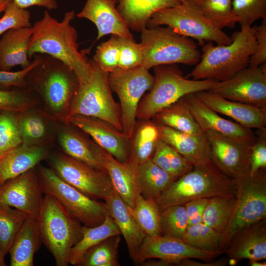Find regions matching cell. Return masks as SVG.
<instances>
[{
  "label": "cell",
  "instance_id": "cell-1",
  "mask_svg": "<svg viewBox=\"0 0 266 266\" xmlns=\"http://www.w3.org/2000/svg\"><path fill=\"white\" fill-rule=\"evenodd\" d=\"M75 15L74 11H67L58 21L45 10L42 18L32 26L28 57L31 60L35 54H45L63 62L73 71L81 84L90 79L92 67L86 50H79L78 33L71 25Z\"/></svg>",
  "mask_w": 266,
  "mask_h": 266
},
{
  "label": "cell",
  "instance_id": "cell-2",
  "mask_svg": "<svg viewBox=\"0 0 266 266\" xmlns=\"http://www.w3.org/2000/svg\"><path fill=\"white\" fill-rule=\"evenodd\" d=\"M232 42L215 46L212 42L202 45L199 62L187 78L194 80H226L247 67L257 48L254 27H245L233 33Z\"/></svg>",
  "mask_w": 266,
  "mask_h": 266
},
{
  "label": "cell",
  "instance_id": "cell-3",
  "mask_svg": "<svg viewBox=\"0 0 266 266\" xmlns=\"http://www.w3.org/2000/svg\"><path fill=\"white\" fill-rule=\"evenodd\" d=\"M41 55V62L27 76L28 90L40 95L53 117L66 122L71 100L79 84L78 78L63 62Z\"/></svg>",
  "mask_w": 266,
  "mask_h": 266
},
{
  "label": "cell",
  "instance_id": "cell-4",
  "mask_svg": "<svg viewBox=\"0 0 266 266\" xmlns=\"http://www.w3.org/2000/svg\"><path fill=\"white\" fill-rule=\"evenodd\" d=\"M41 241L57 266H67L72 247L82 236L83 225L53 197L45 195L36 217Z\"/></svg>",
  "mask_w": 266,
  "mask_h": 266
},
{
  "label": "cell",
  "instance_id": "cell-5",
  "mask_svg": "<svg viewBox=\"0 0 266 266\" xmlns=\"http://www.w3.org/2000/svg\"><path fill=\"white\" fill-rule=\"evenodd\" d=\"M155 80L148 93L141 100L136 118L149 120L157 113L187 95L210 90L217 81L194 80L185 77L175 64L153 67Z\"/></svg>",
  "mask_w": 266,
  "mask_h": 266
},
{
  "label": "cell",
  "instance_id": "cell-6",
  "mask_svg": "<svg viewBox=\"0 0 266 266\" xmlns=\"http://www.w3.org/2000/svg\"><path fill=\"white\" fill-rule=\"evenodd\" d=\"M236 182L217 167H194L175 180L155 200L160 210L197 199L235 194Z\"/></svg>",
  "mask_w": 266,
  "mask_h": 266
},
{
  "label": "cell",
  "instance_id": "cell-7",
  "mask_svg": "<svg viewBox=\"0 0 266 266\" xmlns=\"http://www.w3.org/2000/svg\"><path fill=\"white\" fill-rule=\"evenodd\" d=\"M141 33L142 66L148 70L163 65H196L200 61L201 53L194 40L168 26L146 27Z\"/></svg>",
  "mask_w": 266,
  "mask_h": 266
},
{
  "label": "cell",
  "instance_id": "cell-8",
  "mask_svg": "<svg viewBox=\"0 0 266 266\" xmlns=\"http://www.w3.org/2000/svg\"><path fill=\"white\" fill-rule=\"evenodd\" d=\"M92 70L89 80L79 84L71 100L69 116L95 117L122 132L120 105L113 98L108 83V72L90 60ZM67 116V117H68Z\"/></svg>",
  "mask_w": 266,
  "mask_h": 266
},
{
  "label": "cell",
  "instance_id": "cell-9",
  "mask_svg": "<svg viewBox=\"0 0 266 266\" xmlns=\"http://www.w3.org/2000/svg\"><path fill=\"white\" fill-rule=\"evenodd\" d=\"M165 25L179 34L198 40L200 45L207 42L229 44L231 37L215 26L196 3L184 1L159 10L149 20L147 27Z\"/></svg>",
  "mask_w": 266,
  "mask_h": 266
},
{
  "label": "cell",
  "instance_id": "cell-10",
  "mask_svg": "<svg viewBox=\"0 0 266 266\" xmlns=\"http://www.w3.org/2000/svg\"><path fill=\"white\" fill-rule=\"evenodd\" d=\"M36 170L42 193L57 200L83 226L93 227L103 222L107 213L105 202L87 196L62 179L51 168L38 165Z\"/></svg>",
  "mask_w": 266,
  "mask_h": 266
},
{
  "label": "cell",
  "instance_id": "cell-11",
  "mask_svg": "<svg viewBox=\"0 0 266 266\" xmlns=\"http://www.w3.org/2000/svg\"><path fill=\"white\" fill-rule=\"evenodd\" d=\"M236 182L234 210L224 234L223 252L233 237L243 229L266 218V172L261 169Z\"/></svg>",
  "mask_w": 266,
  "mask_h": 266
},
{
  "label": "cell",
  "instance_id": "cell-12",
  "mask_svg": "<svg viewBox=\"0 0 266 266\" xmlns=\"http://www.w3.org/2000/svg\"><path fill=\"white\" fill-rule=\"evenodd\" d=\"M108 79L120 100L122 132L131 139L136 126L138 105L145 92L152 88L155 77L141 66L129 70L117 67L108 73Z\"/></svg>",
  "mask_w": 266,
  "mask_h": 266
},
{
  "label": "cell",
  "instance_id": "cell-13",
  "mask_svg": "<svg viewBox=\"0 0 266 266\" xmlns=\"http://www.w3.org/2000/svg\"><path fill=\"white\" fill-rule=\"evenodd\" d=\"M46 159L62 179L91 199L105 200L113 192L106 169L94 168L65 153H49Z\"/></svg>",
  "mask_w": 266,
  "mask_h": 266
},
{
  "label": "cell",
  "instance_id": "cell-14",
  "mask_svg": "<svg viewBox=\"0 0 266 266\" xmlns=\"http://www.w3.org/2000/svg\"><path fill=\"white\" fill-rule=\"evenodd\" d=\"M228 100L266 109V64L247 67L209 90Z\"/></svg>",
  "mask_w": 266,
  "mask_h": 266
},
{
  "label": "cell",
  "instance_id": "cell-15",
  "mask_svg": "<svg viewBox=\"0 0 266 266\" xmlns=\"http://www.w3.org/2000/svg\"><path fill=\"white\" fill-rule=\"evenodd\" d=\"M221 253L209 252L194 248L181 239L163 235H146L141 243L137 255V263H143L152 259L158 261H147V266H178L185 259H196L207 261Z\"/></svg>",
  "mask_w": 266,
  "mask_h": 266
},
{
  "label": "cell",
  "instance_id": "cell-16",
  "mask_svg": "<svg viewBox=\"0 0 266 266\" xmlns=\"http://www.w3.org/2000/svg\"><path fill=\"white\" fill-rule=\"evenodd\" d=\"M215 165L224 174L237 180L249 174L251 146L212 131L204 132Z\"/></svg>",
  "mask_w": 266,
  "mask_h": 266
},
{
  "label": "cell",
  "instance_id": "cell-17",
  "mask_svg": "<svg viewBox=\"0 0 266 266\" xmlns=\"http://www.w3.org/2000/svg\"><path fill=\"white\" fill-rule=\"evenodd\" d=\"M43 194L35 168L0 184V204L34 218L41 206Z\"/></svg>",
  "mask_w": 266,
  "mask_h": 266
},
{
  "label": "cell",
  "instance_id": "cell-18",
  "mask_svg": "<svg viewBox=\"0 0 266 266\" xmlns=\"http://www.w3.org/2000/svg\"><path fill=\"white\" fill-rule=\"evenodd\" d=\"M66 122L90 136L102 149L121 163L129 161L131 139L107 122L93 117L69 116Z\"/></svg>",
  "mask_w": 266,
  "mask_h": 266
},
{
  "label": "cell",
  "instance_id": "cell-19",
  "mask_svg": "<svg viewBox=\"0 0 266 266\" xmlns=\"http://www.w3.org/2000/svg\"><path fill=\"white\" fill-rule=\"evenodd\" d=\"M185 98L203 131H212L249 146L255 142L256 135L252 129L222 117L199 100L195 93L187 95Z\"/></svg>",
  "mask_w": 266,
  "mask_h": 266
},
{
  "label": "cell",
  "instance_id": "cell-20",
  "mask_svg": "<svg viewBox=\"0 0 266 266\" xmlns=\"http://www.w3.org/2000/svg\"><path fill=\"white\" fill-rule=\"evenodd\" d=\"M156 125L160 138L173 147L194 167H217L212 161L204 132L199 134H189L166 126Z\"/></svg>",
  "mask_w": 266,
  "mask_h": 266
},
{
  "label": "cell",
  "instance_id": "cell-21",
  "mask_svg": "<svg viewBox=\"0 0 266 266\" xmlns=\"http://www.w3.org/2000/svg\"><path fill=\"white\" fill-rule=\"evenodd\" d=\"M207 106L219 114L232 118L246 128L263 130L266 126V109L228 100L210 91L195 93Z\"/></svg>",
  "mask_w": 266,
  "mask_h": 266
},
{
  "label": "cell",
  "instance_id": "cell-22",
  "mask_svg": "<svg viewBox=\"0 0 266 266\" xmlns=\"http://www.w3.org/2000/svg\"><path fill=\"white\" fill-rule=\"evenodd\" d=\"M76 16L87 19L95 25L98 30L97 40L109 34L133 38L117 10L114 0H86Z\"/></svg>",
  "mask_w": 266,
  "mask_h": 266
},
{
  "label": "cell",
  "instance_id": "cell-23",
  "mask_svg": "<svg viewBox=\"0 0 266 266\" xmlns=\"http://www.w3.org/2000/svg\"><path fill=\"white\" fill-rule=\"evenodd\" d=\"M234 260L261 261L266 259V218L236 234L225 249Z\"/></svg>",
  "mask_w": 266,
  "mask_h": 266
},
{
  "label": "cell",
  "instance_id": "cell-24",
  "mask_svg": "<svg viewBox=\"0 0 266 266\" xmlns=\"http://www.w3.org/2000/svg\"><path fill=\"white\" fill-rule=\"evenodd\" d=\"M104 200L107 213L113 218L125 240L130 257L136 262L139 247L146 234L114 189Z\"/></svg>",
  "mask_w": 266,
  "mask_h": 266
},
{
  "label": "cell",
  "instance_id": "cell-25",
  "mask_svg": "<svg viewBox=\"0 0 266 266\" xmlns=\"http://www.w3.org/2000/svg\"><path fill=\"white\" fill-rule=\"evenodd\" d=\"M49 153L45 145L22 144L5 153L0 157V184L35 168Z\"/></svg>",
  "mask_w": 266,
  "mask_h": 266
},
{
  "label": "cell",
  "instance_id": "cell-26",
  "mask_svg": "<svg viewBox=\"0 0 266 266\" xmlns=\"http://www.w3.org/2000/svg\"><path fill=\"white\" fill-rule=\"evenodd\" d=\"M59 143L65 153L94 168H104L105 151L94 140L69 127L61 129L58 133Z\"/></svg>",
  "mask_w": 266,
  "mask_h": 266
},
{
  "label": "cell",
  "instance_id": "cell-27",
  "mask_svg": "<svg viewBox=\"0 0 266 266\" xmlns=\"http://www.w3.org/2000/svg\"><path fill=\"white\" fill-rule=\"evenodd\" d=\"M33 33L32 27L11 29L0 39V70L10 71L20 66L25 68L32 62L28 57V45Z\"/></svg>",
  "mask_w": 266,
  "mask_h": 266
},
{
  "label": "cell",
  "instance_id": "cell-28",
  "mask_svg": "<svg viewBox=\"0 0 266 266\" xmlns=\"http://www.w3.org/2000/svg\"><path fill=\"white\" fill-rule=\"evenodd\" d=\"M137 165L130 161L121 163L105 151L104 168L107 171L114 189L123 201L133 207L139 193L136 178Z\"/></svg>",
  "mask_w": 266,
  "mask_h": 266
},
{
  "label": "cell",
  "instance_id": "cell-29",
  "mask_svg": "<svg viewBox=\"0 0 266 266\" xmlns=\"http://www.w3.org/2000/svg\"><path fill=\"white\" fill-rule=\"evenodd\" d=\"M117 10L130 29L141 32L157 11L175 5L179 0H114Z\"/></svg>",
  "mask_w": 266,
  "mask_h": 266
},
{
  "label": "cell",
  "instance_id": "cell-30",
  "mask_svg": "<svg viewBox=\"0 0 266 266\" xmlns=\"http://www.w3.org/2000/svg\"><path fill=\"white\" fill-rule=\"evenodd\" d=\"M40 243L36 218L28 216L9 251L10 266H33L34 254Z\"/></svg>",
  "mask_w": 266,
  "mask_h": 266
},
{
  "label": "cell",
  "instance_id": "cell-31",
  "mask_svg": "<svg viewBox=\"0 0 266 266\" xmlns=\"http://www.w3.org/2000/svg\"><path fill=\"white\" fill-rule=\"evenodd\" d=\"M152 118L156 125L166 126L184 133L199 134L204 132L192 114L185 96Z\"/></svg>",
  "mask_w": 266,
  "mask_h": 266
},
{
  "label": "cell",
  "instance_id": "cell-32",
  "mask_svg": "<svg viewBox=\"0 0 266 266\" xmlns=\"http://www.w3.org/2000/svg\"><path fill=\"white\" fill-rule=\"evenodd\" d=\"M136 172L140 194L154 200L175 180L151 159L137 165Z\"/></svg>",
  "mask_w": 266,
  "mask_h": 266
},
{
  "label": "cell",
  "instance_id": "cell-33",
  "mask_svg": "<svg viewBox=\"0 0 266 266\" xmlns=\"http://www.w3.org/2000/svg\"><path fill=\"white\" fill-rule=\"evenodd\" d=\"M116 235L120 232L113 218L107 213L103 222L99 225L87 227L82 226V236L72 247L70 253L69 264L78 266L86 252L104 239Z\"/></svg>",
  "mask_w": 266,
  "mask_h": 266
},
{
  "label": "cell",
  "instance_id": "cell-34",
  "mask_svg": "<svg viewBox=\"0 0 266 266\" xmlns=\"http://www.w3.org/2000/svg\"><path fill=\"white\" fill-rule=\"evenodd\" d=\"M143 122L137 127L131 139L130 156L129 161L137 165L151 159L157 143L160 138L157 125L149 120Z\"/></svg>",
  "mask_w": 266,
  "mask_h": 266
},
{
  "label": "cell",
  "instance_id": "cell-35",
  "mask_svg": "<svg viewBox=\"0 0 266 266\" xmlns=\"http://www.w3.org/2000/svg\"><path fill=\"white\" fill-rule=\"evenodd\" d=\"M31 109L18 113V124L22 144L44 145L50 133L49 121L45 114Z\"/></svg>",
  "mask_w": 266,
  "mask_h": 266
},
{
  "label": "cell",
  "instance_id": "cell-36",
  "mask_svg": "<svg viewBox=\"0 0 266 266\" xmlns=\"http://www.w3.org/2000/svg\"><path fill=\"white\" fill-rule=\"evenodd\" d=\"M235 200V194L209 198L204 211L202 222L223 236L232 216Z\"/></svg>",
  "mask_w": 266,
  "mask_h": 266
},
{
  "label": "cell",
  "instance_id": "cell-37",
  "mask_svg": "<svg viewBox=\"0 0 266 266\" xmlns=\"http://www.w3.org/2000/svg\"><path fill=\"white\" fill-rule=\"evenodd\" d=\"M151 160L175 180L193 169V166L171 145L158 140Z\"/></svg>",
  "mask_w": 266,
  "mask_h": 266
},
{
  "label": "cell",
  "instance_id": "cell-38",
  "mask_svg": "<svg viewBox=\"0 0 266 266\" xmlns=\"http://www.w3.org/2000/svg\"><path fill=\"white\" fill-rule=\"evenodd\" d=\"M129 210L146 235H161V210L155 200L139 194L133 207Z\"/></svg>",
  "mask_w": 266,
  "mask_h": 266
},
{
  "label": "cell",
  "instance_id": "cell-39",
  "mask_svg": "<svg viewBox=\"0 0 266 266\" xmlns=\"http://www.w3.org/2000/svg\"><path fill=\"white\" fill-rule=\"evenodd\" d=\"M181 239L196 249L222 253L223 234L202 222L188 226Z\"/></svg>",
  "mask_w": 266,
  "mask_h": 266
},
{
  "label": "cell",
  "instance_id": "cell-40",
  "mask_svg": "<svg viewBox=\"0 0 266 266\" xmlns=\"http://www.w3.org/2000/svg\"><path fill=\"white\" fill-rule=\"evenodd\" d=\"M121 235L109 237L90 248L78 266H119Z\"/></svg>",
  "mask_w": 266,
  "mask_h": 266
},
{
  "label": "cell",
  "instance_id": "cell-41",
  "mask_svg": "<svg viewBox=\"0 0 266 266\" xmlns=\"http://www.w3.org/2000/svg\"><path fill=\"white\" fill-rule=\"evenodd\" d=\"M28 216L15 208L0 204V250L5 256Z\"/></svg>",
  "mask_w": 266,
  "mask_h": 266
},
{
  "label": "cell",
  "instance_id": "cell-42",
  "mask_svg": "<svg viewBox=\"0 0 266 266\" xmlns=\"http://www.w3.org/2000/svg\"><path fill=\"white\" fill-rule=\"evenodd\" d=\"M205 17L217 28H233L239 19L234 14L232 0H203L199 5Z\"/></svg>",
  "mask_w": 266,
  "mask_h": 266
},
{
  "label": "cell",
  "instance_id": "cell-43",
  "mask_svg": "<svg viewBox=\"0 0 266 266\" xmlns=\"http://www.w3.org/2000/svg\"><path fill=\"white\" fill-rule=\"evenodd\" d=\"M161 235L181 239L188 227L184 205L168 206L161 211Z\"/></svg>",
  "mask_w": 266,
  "mask_h": 266
},
{
  "label": "cell",
  "instance_id": "cell-44",
  "mask_svg": "<svg viewBox=\"0 0 266 266\" xmlns=\"http://www.w3.org/2000/svg\"><path fill=\"white\" fill-rule=\"evenodd\" d=\"M18 113L0 110V157L22 144Z\"/></svg>",
  "mask_w": 266,
  "mask_h": 266
},
{
  "label": "cell",
  "instance_id": "cell-45",
  "mask_svg": "<svg viewBox=\"0 0 266 266\" xmlns=\"http://www.w3.org/2000/svg\"><path fill=\"white\" fill-rule=\"evenodd\" d=\"M232 6L241 28L251 27L259 19H266V0H232Z\"/></svg>",
  "mask_w": 266,
  "mask_h": 266
},
{
  "label": "cell",
  "instance_id": "cell-46",
  "mask_svg": "<svg viewBox=\"0 0 266 266\" xmlns=\"http://www.w3.org/2000/svg\"><path fill=\"white\" fill-rule=\"evenodd\" d=\"M27 89H0V110L23 112L32 108L35 101Z\"/></svg>",
  "mask_w": 266,
  "mask_h": 266
},
{
  "label": "cell",
  "instance_id": "cell-47",
  "mask_svg": "<svg viewBox=\"0 0 266 266\" xmlns=\"http://www.w3.org/2000/svg\"><path fill=\"white\" fill-rule=\"evenodd\" d=\"M119 55L118 36L112 35L110 39L97 47L92 60L101 69L109 73L118 67Z\"/></svg>",
  "mask_w": 266,
  "mask_h": 266
},
{
  "label": "cell",
  "instance_id": "cell-48",
  "mask_svg": "<svg viewBox=\"0 0 266 266\" xmlns=\"http://www.w3.org/2000/svg\"><path fill=\"white\" fill-rule=\"evenodd\" d=\"M117 36L120 48L118 67L129 70L142 66L143 53L140 43H136L133 38Z\"/></svg>",
  "mask_w": 266,
  "mask_h": 266
},
{
  "label": "cell",
  "instance_id": "cell-49",
  "mask_svg": "<svg viewBox=\"0 0 266 266\" xmlns=\"http://www.w3.org/2000/svg\"><path fill=\"white\" fill-rule=\"evenodd\" d=\"M0 18V35L11 29L32 27L31 14L26 9L18 6L11 0Z\"/></svg>",
  "mask_w": 266,
  "mask_h": 266
},
{
  "label": "cell",
  "instance_id": "cell-50",
  "mask_svg": "<svg viewBox=\"0 0 266 266\" xmlns=\"http://www.w3.org/2000/svg\"><path fill=\"white\" fill-rule=\"evenodd\" d=\"M34 59L28 67L16 71L0 70V89L11 87L27 89L26 77L29 73L41 61V54H35Z\"/></svg>",
  "mask_w": 266,
  "mask_h": 266
},
{
  "label": "cell",
  "instance_id": "cell-51",
  "mask_svg": "<svg viewBox=\"0 0 266 266\" xmlns=\"http://www.w3.org/2000/svg\"><path fill=\"white\" fill-rule=\"evenodd\" d=\"M256 139L251 146L249 175L266 168V130H257Z\"/></svg>",
  "mask_w": 266,
  "mask_h": 266
},
{
  "label": "cell",
  "instance_id": "cell-52",
  "mask_svg": "<svg viewBox=\"0 0 266 266\" xmlns=\"http://www.w3.org/2000/svg\"><path fill=\"white\" fill-rule=\"evenodd\" d=\"M257 48L251 56L248 67H257L266 63V19H262L261 24L254 26Z\"/></svg>",
  "mask_w": 266,
  "mask_h": 266
},
{
  "label": "cell",
  "instance_id": "cell-53",
  "mask_svg": "<svg viewBox=\"0 0 266 266\" xmlns=\"http://www.w3.org/2000/svg\"><path fill=\"white\" fill-rule=\"evenodd\" d=\"M209 199H195L184 205L188 216V226L202 222L204 211Z\"/></svg>",
  "mask_w": 266,
  "mask_h": 266
},
{
  "label": "cell",
  "instance_id": "cell-54",
  "mask_svg": "<svg viewBox=\"0 0 266 266\" xmlns=\"http://www.w3.org/2000/svg\"><path fill=\"white\" fill-rule=\"evenodd\" d=\"M19 7L26 9L28 7L38 6L43 7L48 10L56 9L58 5L56 0H12Z\"/></svg>",
  "mask_w": 266,
  "mask_h": 266
},
{
  "label": "cell",
  "instance_id": "cell-55",
  "mask_svg": "<svg viewBox=\"0 0 266 266\" xmlns=\"http://www.w3.org/2000/svg\"><path fill=\"white\" fill-rule=\"evenodd\" d=\"M11 0H0V14L3 12Z\"/></svg>",
  "mask_w": 266,
  "mask_h": 266
},
{
  "label": "cell",
  "instance_id": "cell-56",
  "mask_svg": "<svg viewBox=\"0 0 266 266\" xmlns=\"http://www.w3.org/2000/svg\"><path fill=\"white\" fill-rule=\"evenodd\" d=\"M258 260L249 261V265L251 266H266V262H260Z\"/></svg>",
  "mask_w": 266,
  "mask_h": 266
},
{
  "label": "cell",
  "instance_id": "cell-57",
  "mask_svg": "<svg viewBox=\"0 0 266 266\" xmlns=\"http://www.w3.org/2000/svg\"><path fill=\"white\" fill-rule=\"evenodd\" d=\"M5 255L0 250V266H5L6 264L5 262Z\"/></svg>",
  "mask_w": 266,
  "mask_h": 266
},
{
  "label": "cell",
  "instance_id": "cell-58",
  "mask_svg": "<svg viewBox=\"0 0 266 266\" xmlns=\"http://www.w3.org/2000/svg\"><path fill=\"white\" fill-rule=\"evenodd\" d=\"M202 0H179L180 2L184 1H191V2L196 3L198 5H199Z\"/></svg>",
  "mask_w": 266,
  "mask_h": 266
}]
</instances>
